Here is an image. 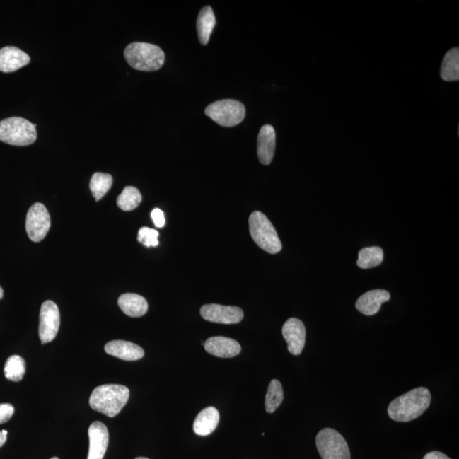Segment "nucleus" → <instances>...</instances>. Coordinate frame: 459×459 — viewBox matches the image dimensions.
<instances>
[{
  "mask_svg": "<svg viewBox=\"0 0 459 459\" xmlns=\"http://www.w3.org/2000/svg\"><path fill=\"white\" fill-rule=\"evenodd\" d=\"M431 402L429 390L425 387H419L393 400L387 412L390 418L397 422H410L422 415Z\"/></svg>",
  "mask_w": 459,
  "mask_h": 459,
  "instance_id": "f257e3e1",
  "label": "nucleus"
},
{
  "mask_svg": "<svg viewBox=\"0 0 459 459\" xmlns=\"http://www.w3.org/2000/svg\"><path fill=\"white\" fill-rule=\"evenodd\" d=\"M129 398V390L120 385L96 387L90 397L92 409L113 418L123 409Z\"/></svg>",
  "mask_w": 459,
  "mask_h": 459,
  "instance_id": "f03ea898",
  "label": "nucleus"
},
{
  "mask_svg": "<svg viewBox=\"0 0 459 459\" xmlns=\"http://www.w3.org/2000/svg\"><path fill=\"white\" fill-rule=\"evenodd\" d=\"M125 60L134 69L141 71L159 70L165 61V54L158 46L134 42L124 50Z\"/></svg>",
  "mask_w": 459,
  "mask_h": 459,
  "instance_id": "7ed1b4c3",
  "label": "nucleus"
},
{
  "mask_svg": "<svg viewBox=\"0 0 459 459\" xmlns=\"http://www.w3.org/2000/svg\"><path fill=\"white\" fill-rule=\"evenodd\" d=\"M36 127L23 117H8L0 121V141L16 146L32 145L37 139Z\"/></svg>",
  "mask_w": 459,
  "mask_h": 459,
  "instance_id": "20e7f679",
  "label": "nucleus"
},
{
  "mask_svg": "<svg viewBox=\"0 0 459 459\" xmlns=\"http://www.w3.org/2000/svg\"><path fill=\"white\" fill-rule=\"evenodd\" d=\"M252 238L260 248L269 254L275 255L281 250V243L275 227L263 213H252L250 221Z\"/></svg>",
  "mask_w": 459,
  "mask_h": 459,
  "instance_id": "39448f33",
  "label": "nucleus"
},
{
  "mask_svg": "<svg viewBox=\"0 0 459 459\" xmlns=\"http://www.w3.org/2000/svg\"><path fill=\"white\" fill-rule=\"evenodd\" d=\"M205 115L223 127H234L243 121L246 109L238 100H221L209 104L205 108Z\"/></svg>",
  "mask_w": 459,
  "mask_h": 459,
  "instance_id": "423d86ee",
  "label": "nucleus"
},
{
  "mask_svg": "<svg viewBox=\"0 0 459 459\" xmlns=\"http://www.w3.org/2000/svg\"><path fill=\"white\" fill-rule=\"evenodd\" d=\"M315 443L323 459H351V452L347 441L335 429H322L318 434Z\"/></svg>",
  "mask_w": 459,
  "mask_h": 459,
  "instance_id": "0eeeda50",
  "label": "nucleus"
},
{
  "mask_svg": "<svg viewBox=\"0 0 459 459\" xmlns=\"http://www.w3.org/2000/svg\"><path fill=\"white\" fill-rule=\"evenodd\" d=\"M52 221L44 204L36 203L29 209L26 219V231L33 242L40 243L49 233Z\"/></svg>",
  "mask_w": 459,
  "mask_h": 459,
  "instance_id": "6e6552de",
  "label": "nucleus"
},
{
  "mask_svg": "<svg viewBox=\"0 0 459 459\" xmlns=\"http://www.w3.org/2000/svg\"><path fill=\"white\" fill-rule=\"evenodd\" d=\"M60 327V311L56 303L47 301L41 306L40 315V338L42 344L52 342Z\"/></svg>",
  "mask_w": 459,
  "mask_h": 459,
  "instance_id": "1a4fd4ad",
  "label": "nucleus"
},
{
  "mask_svg": "<svg viewBox=\"0 0 459 459\" xmlns=\"http://www.w3.org/2000/svg\"><path fill=\"white\" fill-rule=\"evenodd\" d=\"M200 314L206 321L221 324H237L244 317L243 311L239 307L217 304L204 306Z\"/></svg>",
  "mask_w": 459,
  "mask_h": 459,
  "instance_id": "9d476101",
  "label": "nucleus"
},
{
  "mask_svg": "<svg viewBox=\"0 0 459 459\" xmlns=\"http://www.w3.org/2000/svg\"><path fill=\"white\" fill-rule=\"evenodd\" d=\"M284 338L288 343L289 353L298 356L304 349L306 331L304 323L297 318H289L283 327Z\"/></svg>",
  "mask_w": 459,
  "mask_h": 459,
  "instance_id": "9b49d317",
  "label": "nucleus"
},
{
  "mask_svg": "<svg viewBox=\"0 0 459 459\" xmlns=\"http://www.w3.org/2000/svg\"><path fill=\"white\" fill-rule=\"evenodd\" d=\"M90 450L87 459H103L109 442V433L106 425L99 421L91 424L88 428Z\"/></svg>",
  "mask_w": 459,
  "mask_h": 459,
  "instance_id": "f8f14e48",
  "label": "nucleus"
},
{
  "mask_svg": "<svg viewBox=\"0 0 459 459\" xmlns=\"http://www.w3.org/2000/svg\"><path fill=\"white\" fill-rule=\"evenodd\" d=\"M27 53L15 46H6L0 49V71L9 74L22 69L30 62Z\"/></svg>",
  "mask_w": 459,
  "mask_h": 459,
  "instance_id": "ddd939ff",
  "label": "nucleus"
},
{
  "mask_svg": "<svg viewBox=\"0 0 459 459\" xmlns=\"http://www.w3.org/2000/svg\"><path fill=\"white\" fill-rule=\"evenodd\" d=\"M205 351L217 357L231 358L241 352V345L235 339L226 337H211L204 343Z\"/></svg>",
  "mask_w": 459,
  "mask_h": 459,
  "instance_id": "4468645a",
  "label": "nucleus"
},
{
  "mask_svg": "<svg viewBox=\"0 0 459 459\" xmlns=\"http://www.w3.org/2000/svg\"><path fill=\"white\" fill-rule=\"evenodd\" d=\"M276 150V132L272 125L265 124L260 129L258 136L257 153L260 162L269 165L272 162Z\"/></svg>",
  "mask_w": 459,
  "mask_h": 459,
  "instance_id": "2eb2a0df",
  "label": "nucleus"
},
{
  "mask_svg": "<svg viewBox=\"0 0 459 459\" xmlns=\"http://www.w3.org/2000/svg\"><path fill=\"white\" fill-rule=\"evenodd\" d=\"M390 300V294L384 289H374L362 294L356 303L358 311L366 315H373L380 311L383 303Z\"/></svg>",
  "mask_w": 459,
  "mask_h": 459,
  "instance_id": "dca6fc26",
  "label": "nucleus"
},
{
  "mask_svg": "<svg viewBox=\"0 0 459 459\" xmlns=\"http://www.w3.org/2000/svg\"><path fill=\"white\" fill-rule=\"evenodd\" d=\"M105 351L112 356L124 361H138L145 355L144 349L129 341L113 340L105 345Z\"/></svg>",
  "mask_w": 459,
  "mask_h": 459,
  "instance_id": "f3484780",
  "label": "nucleus"
},
{
  "mask_svg": "<svg viewBox=\"0 0 459 459\" xmlns=\"http://www.w3.org/2000/svg\"><path fill=\"white\" fill-rule=\"evenodd\" d=\"M219 421H220V414L216 408L206 407L197 416L194 424H193V431L197 436H209L216 431Z\"/></svg>",
  "mask_w": 459,
  "mask_h": 459,
  "instance_id": "a211bd4d",
  "label": "nucleus"
},
{
  "mask_svg": "<svg viewBox=\"0 0 459 459\" xmlns=\"http://www.w3.org/2000/svg\"><path fill=\"white\" fill-rule=\"evenodd\" d=\"M120 309L129 317L140 318L149 310V304L144 297L136 294H124L117 301Z\"/></svg>",
  "mask_w": 459,
  "mask_h": 459,
  "instance_id": "6ab92c4d",
  "label": "nucleus"
},
{
  "mask_svg": "<svg viewBox=\"0 0 459 459\" xmlns=\"http://www.w3.org/2000/svg\"><path fill=\"white\" fill-rule=\"evenodd\" d=\"M216 20L211 7L206 6L200 11L197 21V35L202 45L209 43L210 36L216 27Z\"/></svg>",
  "mask_w": 459,
  "mask_h": 459,
  "instance_id": "aec40b11",
  "label": "nucleus"
},
{
  "mask_svg": "<svg viewBox=\"0 0 459 459\" xmlns=\"http://www.w3.org/2000/svg\"><path fill=\"white\" fill-rule=\"evenodd\" d=\"M441 77L445 81H458L459 79V49L450 50L442 62Z\"/></svg>",
  "mask_w": 459,
  "mask_h": 459,
  "instance_id": "412c9836",
  "label": "nucleus"
},
{
  "mask_svg": "<svg viewBox=\"0 0 459 459\" xmlns=\"http://www.w3.org/2000/svg\"><path fill=\"white\" fill-rule=\"evenodd\" d=\"M384 260V251L380 247L362 248L358 256L357 265L361 269H370L378 267Z\"/></svg>",
  "mask_w": 459,
  "mask_h": 459,
  "instance_id": "4be33fe9",
  "label": "nucleus"
},
{
  "mask_svg": "<svg viewBox=\"0 0 459 459\" xmlns=\"http://www.w3.org/2000/svg\"><path fill=\"white\" fill-rule=\"evenodd\" d=\"M112 176L104 173H95L91 177L90 188L96 201H100L107 194L112 186Z\"/></svg>",
  "mask_w": 459,
  "mask_h": 459,
  "instance_id": "5701e85b",
  "label": "nucleus"
},
{
  "mask_svg": "<svg viewBox=\"0 0 459 459\" xmlns=\"http://www.w3.org/2000/svg\"><path fill=\"white\" fill-rule=\"evenodd\" d=\"M284 393L283 386L279 380H273L269 383L267 395H265V410L268 414H272L279 408L284 401Z\"/></svg>",
  "mask_w": 459,
  "mask_h": 459,
  "instance_id": "b1692460",
  "label": "nucleus"
},
{
  "mask_svg": "<svg viewBox=\"0 0 459 459\" xmlns=\"http://www.w3.org/2000/svg\"><path fill=\"white\" fill-rule=\"evenodd\" d=\"M141 193L136 187H126L117 197V204L124 211H132L141 204Z\"/></svg>",
  "mask_w": 459,
  "mask_h": 459,
  "instance_id": "393cba45",
  "label": "nucleus"
},
{
  "mask_svg": "<svg viewBox=\"0 0 459 459\" xmlns=\"http://www.w3.org/2000/svg\"><path fill=\"white\" fill-rule=\"evenodd\" d=\"M26 372V364L23 357L11 356L8 358L5 366V376L7 380L18 382L23 380Z\"/></svg>",
  "mask_w": 459,
  "mask_h": 459,
  "instance_id": "a878e982",
  "label": "nucleus"
},
{
  "mask_svg": "<svg viewBox=\"0 0 459 459\" xmlns=\"http://www.w3.org/2000/svg\"><path fill=\"white\" fill-rule=\"evenodd\" d=\"M158 236V231L149 228V227H142L139 230L137 240L147 248L157 247L159 243Z\"/></svg>",
  "mask_w": 459,
  "mask_h": 459,
  "instance_id": "bb28decb",
  "label": "nucleus"
},
{
  "mask_svg": "<svg viewBox=\"0 0 459 459\" xmlns=\"http://www.w3.org/2000/svg\"><path fill=\"white\" fill-rule=\"evenodd\" d=\"M14 407L9 403L0 404V424L6 423L14 414Z\"/></svg>",
  "mask_w": 459,
  "mask_h": 459,
  "instance_id": "cd10ccee",
  "label": "nucleus"
},
{
  "mask_svg": "<svg viewBox=\"0 0 459 459\" xmlns=\"http://www.w3.org/2000/svg\"><path fill=\"white\" fill-rule=\"evenodd\" d=\"M151 219L154 222V225L158 228H162L165 225V217L164 214L160 209H154L151 212Z\"/></svg>",
  "mask_w": 459,
  "mask_h": 459,
  "instance_id": "c85d7f7f",
  "label": "nucleus"
},
{
  "mask_svg": "<svg viewBox=\"0 0 459 459\" xmlns=\"http://www.w3.org/2000/svg\"><path fill=\"white\" fill-rule=\"evenodd\" d=\"M423 459H451L449 457L446 456V454L438 451H433V452L429 453L424 457Z\"/></svg>",
  "mask_w": 459,
  "mask_h": 459,
  "instance_id": "c756f323",
  "label": "nucleus"
},
{
  "mask_svg": "<svg viewBox=\"0 0 459 459\" xmlns=\"http://www.w3.org/2000/svg\"><path fill=\"white\" fill-rule=\"evenodd\" d=\"M7 435H5L2 431H0V446L6 443Z\"/></svg>",
  "mask_w": 459,
  "mask_h": 459,
  "instance_id": "7c9ffc66",
  "label": "nucleus"
},
{
  "mask_svg": "<svg viewBox=\"0 0 459 459\" xmlns=\"http://www.w3.org/2000/svg\"><path fill=\"white\" fill-rule=\"evenodd\" d=\"M3 297H4V290L1 287H0V300H1Z\"/></svg>",
  "mask_w": 459,
  "mask_h": 459,
  "instance_id": "2f4dec72",
  "label": "nucleus"
},
{
  "mask_svg": "<svg viewBox=\"0 0 459 459\" xmlns=\"http://www.w3.org/2000/svg\"><path fill=\"white\" fill-rule=\"evenodd\" d=\"M2 432H3L4 434H5V435H7V434H8L7 431H5V429H4V431H2Z\"/></svg>",
  "mask_w": 459,
  "mask_h": 459,
  "instance_id": "473e14b6",
  "label": "nucleus"
},
{
  "mask_svg": "<svg viewBox=\"0 0 459 459\" xmlns=\"http://www.w3.org/2000/svg\"><path fill=\"white\" fill-rule=\"evenodd\" d=\"M136 459H149V458L140 457V458H136Z\"/></svg>",
  "mask_w": 459,
  "mask_h": 459,
  "instance_id": "72a5a7b5",
  "label": "nucleus"
},
{
  "mask_svg": "<svg viewBox=\"0 0 459 459\" xmlns=\"http://www.w3.org/2000/svg\"><path fill=\"white\" fill-rule=\"evenodd\" d=\"M50 459H59V458H57V457H54V458H50Z\"/></svg>",
  "mask_w": 459,
  "mask_h": 459,
  "instance_id": "f704fd0d",
  "label": "nucleus"
}]
</instances>
